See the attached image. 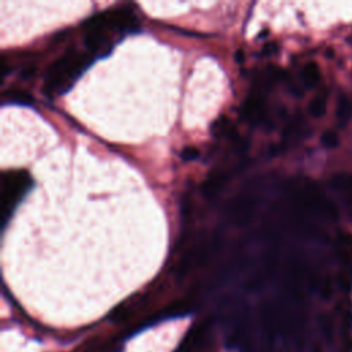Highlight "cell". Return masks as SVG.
Segmentation results:
<instances>
[{
	"label": "cell",
	"instance_id": "cell-9",
	"mask_svg": "<svg viewBox=\"0 0 352 352\" xmlns=\"http://www.w3.org/2000/svg\"><path fill=\"white\" fill-rule=\"evenodd\" d=\"M10 98L11 99H18L19 102H22V103H28V102H30V95L29 94H26V92H22V91H10Z\"/></svg>",
	"mask_w": 352,
	"mask_h": 352
},
{
	"label": "cell",
	"instance_id": "cell-1",
	"mask_svg": "<svg viewBox=\"0 0 352 352\" xmlns=\"http://www.w3.org/2000/svg\"><path fill=\"white\" fill-rule=\"evenodd\" d=\"M88 62L87 54H80L74 50L63 54L50 66L47 72L44 84L45 91L50 94H60L67 89L74 78L87 67Z\"/></svg>",
	"mask_w": 352,
	"mask_h": 352
},
{
	"label": "cell",
	"instance_id": "cell-6",
	"mask_svg": "<svg viewBox=\"0 0 352 352\" xmlns=\"http://www.w3.org/2000/svg\"><path fill=\"white\" fill-rule=\"evenodd\" d=\"M302 78L307 85H315L319 80V70L315 63H308L302 70Z\"/></svg>",
	"mask_w": 352,
	"mask_h": 352
},
{
	"label": "cell",
	"instance_id": "cell-2",
	"mask_svg": "<svg viewBox=\"0 0 352 352\" xmlns=\"http://www.w3.org/2000/svg\"><path fill=\"white\" fill-rule=\"evenodd\" d=\"M32 184L30 177L25 172H10L3 176V190H1V219L10 217L12 208L25 194V191Z\"/></svg>",
	"mask_w": 352,
	"mask_h": 352
},
{
	"label": "cell",
	"instance_id": "cell-7",
	"mask_svg": "<svg viewBox=\"0 0 352 352\" xmlns=\"http://www.w3.org/2000/svg\"><path fill=\"white\" fill-rule=\"evenodd\" d=\"M323 110H324V100H323V98H315L311 102V104H309L311 114L315 116V117H319V116H322Z\"/></svg>",
	"mask_w": 352,
	"mask_h": 352
},
{
	"label": "cell",
	"instance_id": "cell-4",
	"mask_svg": "<svg viewBox=\"0 0 352 352\" xmlns=\"http://www.w3.org/2000/svg\"><path fill=\"white\" fill-rule=\"evenodd\" d=\"M209 336V329L208 324L201 323L197 324L195 327H192L186 338L183 340V342L180 344L177 352H202V349L206 345V340Z\"/></svg>",
	"mask_w": 352,
	"mask_h": 352
},
{
	"label": "cell",
	"instance_id": "cell-10",
	"mask_svg": "<svg viewBox=\"0 0 352 352\" xmlns=\"http://www.w3.org/2000/svg\"><path fill=\"white\" fill-rule=\"evenodd\" d=\"M32 73H34V67H30V69H28L26 72L21 73V76H22V78H29V76H30Z\"/></svg>",
	"mask_w": 352,
	"mask_h": 352
},
{
	"label": "cell",
	"instance_id": "cell-8",
	"mask_svg": "<svg viewBox=\"0 0 352 352\" xmlns=\"http://www.w3.org/2000/svg\"><path fill=\"white\" fill-rule=\"evenodd\" d=\"M198 155H199V151H198L195 147H192V146L184 147V148L182 150V158H183V160H187V161L195 160Z\"/></svg>",
	"mask_w": 352,
	"mask_h": 352
},
{
	"label": "cell",
	"instance_id": "cell-3",
	"mask_svg": "<svg viewBox=\"0 0 352 352\" xmlns=\"http://www.w3.org/2000/svg\"><path fill=\"white\" fill-rule=\"evenodd\" d=\"M104 22L110 30L133 32L138 29V21L131 10L118 8L110 12H103Z\"/></svg>",
	"mask_w": 352,
	"mask_h": 352
},
{
	"label": "cell",
	"instance_id": "cell-5",
	"mask_svg": "<svg viewBox=\"0 0 352 352\" xmlns=\"http://www.w3.org/2000/svg\"><path fill=\"white\" fill-rule=\"evenodd\" d=\"M228 179V176L226 173H216V175H210L205 183L202 184V192L205 197L210 198L213 195H216L219 192V190L223 187V184L226 183V180Z\"/></svg>",
	"mask_w": 352,
	"mask_h": 352
}]
</instances>
